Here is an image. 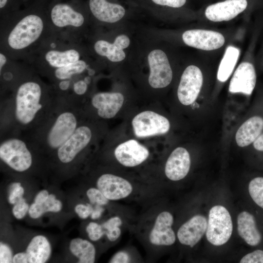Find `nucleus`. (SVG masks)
<instances>
[{
  "instance_id": "1",
  "label": "nucleus",
  "mask_w": 263,
  "mask_h": 263,
  "mask_svg": "<svg viewBox=\"0 0 263 263\" xmlns=\"http://www.w3.org/2000/svg\"><path fill=\"white\" fill-rule=\"evenodd\" d=\"M17 83L2 105V133L33 132L46 122L58 99L55 90L37 77L23 78Z\"/></svg>"
},
{
  "instance_id": "2",
  "label": "nucleus",
  "mask_w": 263,
  "mask_h": 263,
  "mask_svg": "<svg viewBox=\"0 0 263 263\" xmlns=\"http://www.w3.org/2000/svg\"><path fill=\"white\" fill-rule=\"evenodd\" d=\"M81 107L58 97L46 122L27 134L39 151L54 153L83 121Z\"/></svg>"
},
{
  "instance_id": "3",
  "label": "nucleus",
  "mask_w": 263,
  "mask_h": 263,
  "mask_svg": "<svg viewBox=\"0 0 263 263\" xmlns=\"http://www.w3.org/2000/svg\"><path fill=\"white\" fill-rule=\"evenodd\" d=\"M36 145L27 134L8 132L2 133L0 158L11 169L22 172L29 169L33 163L32 150Z\"/></svg>"
},
{
  "instance_id": "4",
  "label": "nucleus",
  "mask_w": 263,
  "mask_h": 263,
  "mask_svg": "<svg viewBox=\"0 0 263 263\" xmlns=\"http://www.w3.org/2000/svg\"><path fill=\"white\" fill-rule=\"evenodd\" d=\"M45 26V21L37 15L24 16L8 32L5 41L7 48L15 52L29 49L40 38Z\"/></svg>"
},
{
  "instance_id": "5",
  "label": "nucleus",
  "mask_w": 263,
  "mask_h": 263,
  "mask_svg": "<svg viewBox=\"0 0 263 263\" xmlns=\"http://www.w3.org/2000/svg\"><path fill=\"white\" fill-rule=\"evenodd\" d=\"M93 129L83 121L73 134L54 153L60 163L67 165L74 162L92 143Z\"/></svg>"
},
{
  "instance_id": "6",
  "label": "nucleus",
  "mask_w": 263,
  "mask_h": 263,
  "mask_svg": "<svg viewBox=\"0 0 263 263\" xmlns=\"http://www.w3.org/2000/svg\"><path fill=\"white\" fill-rule=\"evenodd\" d=\"M233 230L231 216L222 206H215L209 210L206 236L208 241L216 246L225 244Z\"/></svg>"
},
{
  "instance_id": "7",
  "label": "nucleus",
  "mask_w": 263,
  "mask_h": 263,
  "mask_svg": "<svg viewBox=\"0 0 263 263\" xmlns=\"http://www.w3.org/2000/svg\"><path fill=\"white\" fill-rule=\"evenodd\" d=\"M132 125L135 135L139 138L165 134L170 127L166 117L151 111H143L136 115Z\"/></svg>"
},
{
  "instance_id": "8",
  "label": "nucleus",
  "mask_w": 263,
  "mask_h": 263,
  "mask_svg": "<svg viewBox=\"0 0 263 263\" xmlns=\"http://www.w3.org/2000/svg\"><path fill=\"white\" fill-rule=\"evenodd\" d=\"M150 67L148 81L154 89L168 86L172 79V71L165 53L160 49L151 51L148 56Z\"/></svg>"
},
{
  "instance_id": "9",
  "label": "nucleus",
  "mask_w": 263,
  "mask_h": 263,
  "mask_svg": "<svg viewBox=\"0 0 263 263\" xmlns=\"http://www.w3.org/2000/svg\"><path fill=\"white\" fill-rule=\"evenodd\" d=\"M203 82L201 70L195 65L187 67L182 75L177 89L180 103L185 106L192 104L197 99Z\"/></svg>"
},
{
  "instance_id": "10",
  "label": "nucleus",
  "mask_w": 263,
  "mask_h": 263,
  "mask_svg": "<svg viewBox=\"0 0 263 263\" xmlns=\"http://www.w3.org/2000/svg\"><path fill=\"white\" fill-rule=\"evenodd\" d=\"M114 154L119 163L125 167H133L146 161L149 156L148 149L134 139H130L118 145Z\"/></svg>"
},
{
  "instance_id": "11",
  "label": "nucleus",
  "mask_w": 263,
  "mask_h": 263,
  "mask_svg": "<svg viewBox=\"0 0 263 263\" xmlns=\"http://www.w3.org/2000/svg\"><path fill=\"white\" fill-rule=\"evenodd\" d=\"M96 186L109 200H118L129 196L132 191L131 184L126 179L110 173L101 175Z\"/></svg>"
},
{
  "instance_id": "12",
  "label": "nucleus",
  "mask_w": 263,
  "mask_h": 263,
  "mask_svg": "<svg viewBox=\"0 0 263 263\" xmlns=\"http://www.w3.org/2000/svg\"><path fill=\"white\" fill-rule=\"evenodd\" d=\"M124 102V95L118 92H100L94 94L90 102L98 117L109 119L119 112Z\"/></svg>"
},
{
  "instance_id": "13",
  "label": "nucleus",
  "mask_w": 263,
  "mask_h": 263,
  "mask_svg": "<svg viewBox=\"0 0 263 263\" xmlns=\"http://www.w3.org/2000/svg\"><path fill=\"white\" fill-rule=\"evenodd\" d=\"M182 38L187 45L207 51L218 49L225 43V38L221 33L206 30L186 31L183 34Z\"/></svg>"
},
{
  "instance_id": "14",
  "label": "nucleus",
  "mask_w": 263,
  "mask_h": 263,
  "mask_svg": "<svg viewBox=\"0 0 263 263\" xmlns=\"http://www.w3.org/2000/svg\"><path fill=\"white\" fill-rule=\"evenodd\" d=\"M51 23L56 29L75 30L80 28L85 22L84 16L72 7L65 3L56 4L50 14Z\"/></svg>"
},
{
  "instance_id": "15",
  "label": "nucleus",
  "mask_w": 263,
  "mask_h": 263,
  "mask_svg": "<svg viewBox=\"0 0 263 263\" xmlns=\"http://www.w3.org/2000/svg\"><path fill=\"white\" fill-rule=\"evenodd\" d=\"M257 75L255 67L249 62L239 65L230 80L229 91L231 93H242L250 95L256 84Z\"/></svg>"
},
{
  "instance_id": "16",
  "label": "nucleus",
  "mask_w": 263,
  "mask_h": 263,
  "mask_svg": "<svg viewBox=\"0 0 263 263\" xmlns=\"http://www.w3.org/2000/svg\"><path fill=\"white\" fill-rule=\"evenodd\" d=\"M173 217L168 211H163L156 217L155 223L149 235L150 242L156 245H170L176 240L171 226Z\"/></svg>"
},
{
  "instance_id": "17",
  "label": "nucleus",
  "mask_w": 263,
  "mask_h": 263,
  "mask_svg": "<svg viewBox=\"0 0 263 263\" xmlns=\"http://www.w3.org/2000/svg\"><path fill=\"white\" fill-rule=\"evenodd\" d=\"M247 6L246 0H226L207 6L205 15L212 21H228L243 12Z\"/></svg>"
},
{
  "instance_id": "18",
  "label": "nucleus",
  "mask_w": 263,
  "mask_h": 263,
  "mask_svg": "<svg viewBox=\"0 0 263 263\" xmlns=\"http://www.w3.org/2000/svg\"><path fill=\"white\" fill-rule=\"evenodd\" d=\"M190 157L188 151L184 148L178 147L168 157L165 168V173L171 181H178L184 178L189 172Z\"/></svg>"
},
{
  "instance_id": "19",
  "label": "nucleus",
  "mask_w": 263,
  "mask_h": 263,
  "mask_svg": "<svg viewBox=\"0 0 263 263\" xmlns=\"http://www.w3.org/2000/svg\"><path fill=\"white\" fill-rule=\"evenodd\" d=\"M206 218L196 215L183 224L179 228L177 236L181 244L193 247L201 239L207 228Z\"/></svg>"
},
{
  "instance_id": "20",
  "label": "nucleus",
  "mask_w": 263,
  "mask_h": 263,
  "mask_svg": "<svg viewBox=\"0 0 263 263\" xmlns=\"http://www.w3.org/2000/svg\"><path fill=\"white\" fill-rule=\"evenodd\" d=\"M130 44L129 37L125 35L118 36L114 42L112 43L105 40H98L94 44L95 53L100 56L107 57L113 62L123 60L126 54L123 51Z\"/></svg>"
},
{
  "instance_id": "21",
  "label": "nucleus",
  "mask_w": 263,
  "mask_h": 263,
  "mask_svg": "<svg viewBox=\"0 0 263 263\" xmlns=\"http://www.w3.org/2000/svg\"><path fill=\"white\" fill-rule=\"evenodd\" d=\"M89 7L94 16L104 22H116L125 14V9L122 5L107 0H90Z\"/></svg>"
},
{
  "instance_id": "22",
  "label": "nucleus",
  "mask_w": 263,
  "mask_h": 263,
  "mask_svg": "<svg viewBox=\"0 0 263 263\" xmlns=\"http://www.w3.org/2000/svg\"><path fill=\"white\" fill-rule=\"evenodd\" d=\"M237 225L239 235L247 244L256 246L261 243L262 234L252 214L246 211L241 212L238 216Z\"/></svg>"
},
{
  "instance_id": "23",
  "label": "nucleus",
  "mask_w": 263,
  "mask_h": 263,
  "mask_svg": "<svg viewBox=\"0 0 263 263\" xmlns=\"http://www.w3.org/2000/svg\"><path fill=\"white\" fill-rule=\"evenodd\" d=\"M263 132V115L256 114L245 121L237 130L235 140L240 147L251 145Z\"/></svg>"
},
{
  "instance_id": "24",
  "label": "nucleus",
  "mask_w": 263,
  "mask_h": 263,
  "mask_svg": "<svg viewBox=\"0 0 263 263\" xmlns=\"http://www.w3.org/2000/svg\"><path fill=\"white\" fill-rule=\"evenodd\" d=\"M80 52L76 47L61 49L52 48L43 55L44 62L54 70L66 66L80 60Z\"/></svg>"
},
{
  "instance_id": "25",
  "label": "nucleus",
  "mask_w": 263,
  "mask_h": 263,
  "mask_svg": "<svg viewBox=\"0 0 263 263\" xmlns=\"http://www.w3.org/2000/svg\"><path fill=\"white\" fill-rule=\"evenodd\" d=\"M26 253L28 263H44L50 258L51 253V245L45 236L37 235L30 241Z\"/></svg>"
},
{
  "instance_id": "26",
  "label": "nucleus",
  "mask_w": 263,
  "mask_h": 263,
  "mask_svg": "<svg viewBox=\"0 0 263 263\" xmlns=\"http://www.w3.org/2000/svg\"><path fill=\"white\" fill-rule=\"evenodd\" d=\"M70 250L78 259V263H93L95 261V247L86 240L79 238L73 239L70 244Z\"/></svg>"
},
{
  "instance_id": "27",
  "label": "nucleus",
  "mask_w": 263,
  "mask_h": 263,
  "mask_svg": "<svg viewBox=\"0 0 263 263\" xmlns=\"http://www.w3.org/2000/svg\"><path fill=\"white\" fill-rule=\"evenodd\" d=\"M239 54V50L235 47L229 46L226 48L217 72V78L220 81L225 82L230 76Z\"/></svg>"
},
{
  "instance_id": "28",
  "label": "nucleus",
  "mask_w": 263,
  "mask_h": 263,
  "mask_svg": "<svg viewBox=\"0 0 263 263\" xmlns=\"http://www.w3.org/2000/svg\"><path fill=\"white\" fill-rule=\"evenodd\" d=\"M62 207L61 202L56 199L54 194H51L43 203H33L29 207L28 212L31 218L37 219L47 212H58Z\"/></svg>"
},
{
  "instance_id": "29",
  "label": "nucleus",
  "mask_w": 263,
  "mask_h": 263,
  "mask_svg": "<svg viewBox=\"0 0 263 263\" xmlns=\"http://www.w3.org/2000/svg\"><path fill=\"white\" fill-rule=\"evenodd\" d=\"M88 64L84 60L80 59L73 64L55 69L53 72V77L56 81L70 79L74 76L83 74L88 69Z\"/></svg>"
},
{
  "instance_id": "30",
  "label": "nucleus",
  "mask_w": 263,
  "mask_h": 263,
  "mask_svg": "<svg viewBox=\"0 0 263 263\" xmlns=\"http://www.w3.org/2000/svg\"><path fill=\"white\" fill-rule=\"evenodd\" d=\"M86 194L92 204L103 206L107 204L109 202V200L98 188H90L87 191Z\"/></svg>"
},
{
  "instance_id": "31",
  "label": "nucleus",
  "mask_w": 263,
  "mask_h": 263,
  "mask_svg": "<svg viewBox=\"0 0 263 263\" xmlns=\"http://www.w3.org/2000/svg\"><path fill=\"white\" fill-rule=\"evenodd\" d=\"M86 231L90 239L96 241L105 234V230L101 225L94 222H90L86 227Z\"/></svg>"
},
{
  "instance_id": "32",
  "label": "nucleus",
  "mask_w": 263,
  "mask_h": 263,
  "mask_svg": "<svg viewBox=\"0 0 263 263\" xmlns=\"http://www.w3.org/2000/svg\"><path fill=\"white\" fill-rule=\"evenodd\" d=\"M29 207L25 199L22 197L14 204L12 209L13 214L17 219H21L26 215Z\"/></svg>"
},
{
  "instance_id": "33",
  "label": "nucleus",
  "mask_w": 263,
  "mask_h": 263,
  "mask_svg": "<svg viewBox=\"0 0 263 263\" xmlns=\"http://www.w3.org/2000/svg\"><path fill=\"white\" fill-rule=\"evenodd\" d=\"M24 192L23 188L19 182L12 183L9 188L8 200L10 204H14L16 201L22 197Z\"/></svg>"
},
{
  "instance_id": "34",
  "label": "nucleus",
  "mask_w": 263,
  "mask_h": 263,
  "mask_svg": "<svg viewBox=\"0 0 263 263\" xmlns=\"http://www.w3.org/2000/svg\"><path fill=\"white\" fill-rule=\"evenodd\" d=\"M241 263H263V250L256 249L246 254L241 260Z\"/></svg>"
},
{
  "instance_id": "35",
  "label": "nucleus",
  "mask_w": 263,
  "mask_h": 263,
  "mask_svg": "<svg viewBox=\"0 0 263 263\" xmlns=\"http://www.w3.org/2000/svg\"><path fill=\"white\" fill-rule=\"evenodd\" d=\"M13 253L10 247L6 244L0 242V263H13Z\"/></svg>"
},
{
  "instance_id": "36",
  "label": "nucleus",
  "mask_w": 263,
  "mask_h": 263,
  "mask_svg": "<svg viewBox=\"0 0 263 263\" xmlns=\"http://www.w3.org/2000/svg\"><path fill=\"white\" fill-rule=\"evenodd\" d=\"M94 208L89 204L84 205L79 204L77 205L75 208V210L78 216L81 219H86L91 215Z\"/></svg>"
},
{
  "instance_id": "37",
  "label": "nucleus",
  "mask_w": 263,
  "mask_h": 263,
  "mask_svg": "<svg viewBox=\"0 0 263 263\" xmlns=\"http://www.w3.org/2000/svg\"><path fill=\"white\" fill-rule=\"evenodd\" d=\"M154 3L173 8H179L183 6L186 0H151Z\"/></svg>"
},
{
  "instance_id": "38",
  "label": "nucleus",
  "mask_w": 263,
  "mask_h": 263,
  "mask_svg": "<svg viewBox=\"0 0 263 263\" xmlns=\"http://www.w3.org/2000/svg\"><path fill=\"white\" fill-rule=\"evenodd\" d=\"M122 224L121 218L117 216L112 217L103 223L101 225L105 230L120 226Z\"/></svg>"
},
{
  "instance_id": "39",
  "label": "nucleus",
  "mask_w": 263,
  "mask_h": 263,
  "mask_svg": "<svg viewBox=\"0 0 263 263\" xmlns=\"http://www.w3.org/2000/svg\"><path fill=\"white\" fill-rule=\"evenodd\" d=\"M130 258L129 254L125 251H119L114 254L109 263H129Z\"/></svg>"
},
{
  "instance_id": "40",
  "label": "nucleus",
  "mask_w": 263,
  "mask_h": 263,
  "mask_svg": "<svg viewBox=\"0 0 263 263\" xmlns=\"http://www.w3.org/2000/svg\"><path fill=\"white\" fill-rule=\"evenodd\" d=\"M105 234L111 242L117 240L121 235V231L119 226L107 230H105Z\"/></svg>"
},
{
  "instance_id": "41",
  "label": "nucleus",
  "mask_w": 263,
  "mask_h": 263,
  "mask_svg": "<svg viewBox=\"0 0 263 263\" xmlns=\"http://www.w3.org/2000/svg\"><path fill=\"white\" fill-rule=\"evenodd\" d=\"M251 145L256 152L263 153V132Z\"/></svg>"
},
{
  "instance_id": "42",
  "label": "nucleus",
  "mask_w": 263,
  "mask_h": 263,
  "mask_svg": "<svg viewBox=\"0 0 263 263\" xmlns=\"http://www.w3.org/2000/svg\"><path fill=\"white\" fill-rule=\"evenodd\" d=\"M49 196V193L46 190H42L39 192L36 196L34 203L41 204L44 202Z\"/></svg>"
},
{
  "instance_id": "43",
  "label": "nucleus",
  "mask_w": 263,
  "mask_h": 263,
  "mask_svg": "<svg viewBox=\"0 0 263 263\" xmlns=\"http://www.w3.org/2000/svg\"><path fill=\"white\" fill-rule=\"evenodd\" d=\"M14 263H28L26 253L19 252L15 254L13 258Z\"/></svg>"
},
{
  "instance_id": "44",
  "label": "nucleus",
  "mask_w": 263,
  "mask_h": 263,
  "mask_svg": "<svg viewBox=\"0 0 263 263\" xmlns=\"http://www.w3.org/2000/svg\"><path fill=\"white\" fill-rule=\"evenodd\" d=\"M104 210V209L101 207V206L96 205L95 208H94L91 215L92 219H96L99 218L101 216Z\"/></svg>"
},
{
  "instance_id": "45",
  "label": "nucleus",
  "mask_w": 263,
  "mask_h": 263,
  "mask_svg": "<svg viewBox=\"0 0 263 263\" xmlns=\"http://www.w3.org/2000/svg\"><path fill=\"white\" fill-rule=\"evenodd\" d=\"M7 57L2 53H0V73L2 71L7 63Z\"/></svg>"
},
{
  "instance_id": "46",
  "label": "nucleus",
  "mask_w": 263,
  "mask_h": 263,
  "mask_svg": "<svg viewBox=\"0 0 263 263\" xmlns=\"http://www.w3.org/2000/svg\"><path fill=\"white\" fill-rule=\"evenodd\" d=\"M7 1V0H0V7L1 9L5 6Z\"/></svg>"
}]
</instances>
